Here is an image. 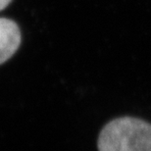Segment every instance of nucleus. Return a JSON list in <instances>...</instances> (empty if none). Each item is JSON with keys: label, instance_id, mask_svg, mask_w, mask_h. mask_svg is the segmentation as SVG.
<instances>
[{"label": "nucleus", "instance_id": "nucleus-1", "mask_svg": "<svg viewBox=\"0 0 151 151\" xmlns=\"http://www.w3.org/2000/svg\"><path fill=\"white\" fill-rule=\"evenodd\" d=\"M98 151H151V124L134 117H121L104 126Z\"/></svg>", "mask_w": 151, "mask_h": 151}, {"label": "nucleus", "instance_id": "nucleus-2", "mask_svg": "<svg viewBox=\"0 0 151 151\" xmlns=\"http://www.w3.org/2000/svg\"><path fill=\"white\" fill-rule=\"evenodd\" d=\"M22 35L13 20L0 18V65L8 61L19 49Z\"/></svg>", "mask_w": 151, "mask_h": 151}, {"label": "nucleus", "instance_id": "nucleus-3", "mask_svg": "<svg viewBox=\"0 0 151 151\" xmlns=\"http://www.w3.org/2000/svg\"><path fill=\"white\" fill-rule=\"evenodd\" d=\"M12 0H0V11H2L3 9H5L7 6L10 4Z\"/></svg>", "mask_w": 151, "mask_h": 151}]
</instances>
